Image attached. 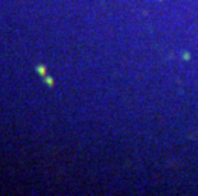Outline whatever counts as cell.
Returning a JSON list of instances; mask_svg holds the SVG:
<instances>
[{"mask_svg":"<svg viewBox=\"0 0 198 196\" xmlns=\"http://www.w3.org/2000/svg\"><path fill=\"white\" fill-rule=\"evenodd\" d=\"M37 71H38V74H41L42 77H45V74H46V68L44 66V65H40V66H37Z\"/></svg>","mask_w":198,"mask_h":196,"instance_id":"obj_1","label":"cell"},{"mask_svg":"<svg viewBox=\"0 0 198 196\" xmlns=\"http://www.w3.org/2000/svg\"><path fill=\"white\" fill-rule=\"evenodd\" d=\"M44 80H45V83H46L47 85H50V87H53V85H54V80H53L51 78H45Z\"/></svg>","mask_w":198,"mask_h":196,"instance_id":"obj_2","label":"cell"},{"mask_svg":"<svg viewBox=\"0 0 198 196\" xmlns=\"http://www.w3.org/2000/svg\"><path fill=\"white\" fill-rule=\"evenodd\" d=\"M183 57H184V60H189L190 55H189V54H187V52H184V55H183Z\"/></svg>","mask_w":198,"mask_h":196,"instance_id":"obj_3","label":"cell"}]
</instances>
